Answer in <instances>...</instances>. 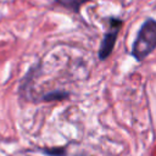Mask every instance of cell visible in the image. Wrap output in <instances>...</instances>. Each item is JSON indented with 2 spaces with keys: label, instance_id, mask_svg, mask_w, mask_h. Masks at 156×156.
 Segmentation results:
<instances>
[{
  "label": "cell",
  "instance_id": "obj_4",
  "mask_svg": "<svg viewBox=\"0 0 156 156\" xmlns=\"http://www.w3.org/2000/svg\"><path fill=\"white\" fill-rule=\"evenodd\" d=\"M68 95H69V93H67V91H63V90H55V91H50V93L45 94L41 99H43L44 101H60V100L66 99Z\"/></svg>",
  "mask_w": 156,
  "mask_h": 156
},
{
  "label": "cell",
  "instance_id": "obj_3",
  "mask_svg": "<svg viewBox=\"0 0 156 156\" xmlns=\"http://www.w3.org/2000/svg\"><path fill=\"white\" fill-rule=\"evenodd\" d=\"M90 0H56V4L72 10V11H78L85 2H88Z\"/></svg>",
  "mask_w": 156,
  "mask_h": 156
},
{
  "label": "cell",
  "instance_id": "obj_1",
  "mask_svg": "<svg viewBox=\"0 0 156 156\" xmlns=\"http://www.w3.org/2000/svg\"><path fill=\"white\" fill-rule=\"evenodd\" d=\"M156 49V21L147 18L138 30L132 46V55L136 61L145 60Z\"/></svg>",
  "mask_w": 156,
  "mask_h": 156
},
{
  "label": "cell",
  "instance_id": "obj_2",
  "mask_svg": "<svg viewBox=\"0 0 156 156\" xmlns=\"http://www.w3.org/2000/svg\"><path fill=\"white\" fill-rule=\"evenodd\" d=\"M122 24H123V22L118 18H111L110 20V29L105 34V37L101 41L100 49H99V58L100 60H106L111 55Z\"/></svg>",
  "mask_w": 156,
  "mask_h": 156
},
{
  "label": "cell",
  "instance_id": "obj_5",
  "mask_svg": "<svg viewBox=\"0 0 156 156\" xmlns=\"http://www.w3.org/2000/svg\"><path fill=\"white\" fill-rule=\"evenodd\" d=\"M43 152L46 155H50V156H65V154H66L63 149H51V150L45 149V150H43Z\"/></svg>",
  "mask_w": 156,
  "mask_h": 156
}]
</instances>
